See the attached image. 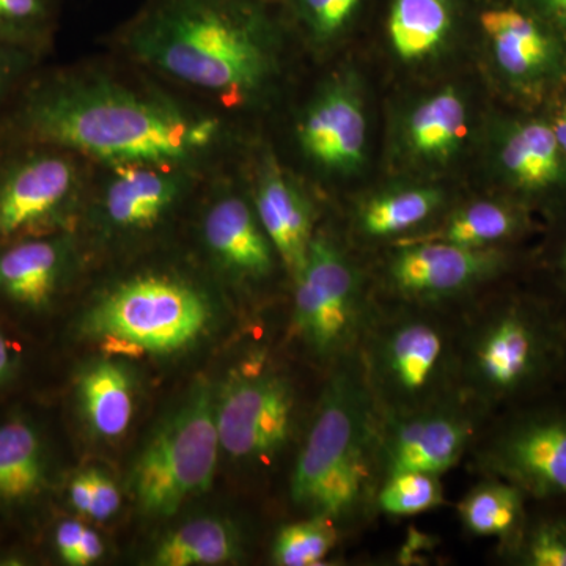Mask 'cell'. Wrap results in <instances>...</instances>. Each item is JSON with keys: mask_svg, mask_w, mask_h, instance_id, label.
Returning a JSON list of instances; mask_svg holds the SVG:
<instances>
[{"mask_svg": "<svg viewBox=\"0 0 566 566\" xmlns=\"http://www.w3.org/2000/svg\"><path fill=\"white\" fill-rule=\"evenodd\" d=\"M495 174L524 207H566V153L549 122L509 118L493 137Z\"/></svg>", "mask_w": 566, "mask_h": 566, "instance_id": "cell-15", "label": "cell"}, {"mask_svg": "<svg viewBox=\"0 0 566 566\" xmlns=\"http://www.w3.org/2000/svg\"><path fill=\"white\" fill-rule=\"evenodd\" d=\"M296 136L304 155L327 172L363 169L367 117L356 81L340 76L326 82L301 115Z\"/></svg>", "mask_w": 566, "mask_h": 566, "instance_id": "cell-17", "label": "cell"}, {"mask_svg": "<svg viewBox=\"0 0 566 566\" xmlns=\"http://www.w3.org/2000/svg\"><path fill=\"white\" fill-rule=\"evenodd\" d=\"M61 14V0H0V46L43 57Z\"/></svg>", "mask_w": 566, "mask_h": 566, "instance_id": "cell-30", "label": "cell"}, {"mask_svg": "<svg viewBox=\"0 0 566 566\" xmlns=\"http://www.w3.org/2000/svg\"><path fill=\"white\" fill-rule=\"evenodd\" d=\"M444 203V192L433 186H412L376 193L356 214L359 233L370 240H387L419 229Z\"/></svg>", "mask_w": 566, "mask_h": 566, "instance_id": "cell-26", "label": "cell"}, {"mask_svg": "<svg viewBox=\"0 0 566 566\" xmlns=\"http://www.w3.org/2000/svg\"><path fill=\"white\" fill-rule=\"evenodd\" d=\"M104 554V543L98 532L87 526L84 538H82L80 551H77L76 564L74 566H88L98 562Z\"/></svg>", "mask_w": 566, "mask_h": 566, "instance_id": "cell-38", "label": "cell"}, {"mask_svg": "<svg viewBox=\"0 0 566 566\" xmlns=\"http://www.w3.org/2000/svg\"><path fill=\"white\" fill-rule=\"evenodd\" d=\"M337 532L334 521L324 516L289 524L281 528L273 545V560L281 566L319 565L334 549Z\"/></svg>", "mask_w": 566, "mask_h": 566, "instance_id": "cell-32", "label": "cell"}, {"mask_svg": "<svg viewBox=\"0 0 566 566\" xmlns=\"http://www.w3.org/2000/svg\"><path fill=\"white\" fill-rule=\"evenodd\" d=\"M528 504L531 497L520 486L491 475L464 495L458 513L469 534L501 539L506 551L524 526Z\"/></svg>", "mask_w": 566, "mask_h": 566, "instance_id": "cell-25", "label": "cell"}, {"mask_svg": "<svg viewBox=\"0 0 566 566\" xmlns=\"http://www.w3.org/2000/svg\"><path fill=\"white\" fill-rule=\"evenodd\" d=\"M505 556L520 566H566V502L531 501L524 526Z\"/></svg>", "mask_w": 566, "mask_h": 566, "instance_id": "cell-28", "label": "cell"}, {"mask_svg": "<svg viewBox=\"0 0 566 566\" xmlns=\"http://www.w3.org/2000/svg\"><path fill=\"white\" fill-rule=\"evenodd\" d=\"M472 436L474 419L444 400L409 415L386 417L381 468L386 475L398 471L442 475L460 461Z\"/></svg>", "mask_w": 566, "mask_h": 566, "instance_id": "cell-16", "label": "cell"}, {"mask_svg": "<svg viewBox=\"0 0 566 566\" xmlns=\"http://www.w3.org/2000/svg\"><path fill=\"white\" fill-rule=\"evenodd\" d=\"M296 395L285 376L263 368L233 374L216 392V427L230 458L263 463L293 433Z\"/></svg>", "mask_w": 566, "mask_h": 566, "instance_id": "cell-11", "label": "cell"}, {"mask_svg": "<svg viewBox=\"0 0 566 566\" xmlns=\"http://www.w3.org/2000/svg\"><path fill=\"white\" fill-rule=\"evenodd\" d=\"M202 237L223 273L241 281H260L273 273L277 253L255 208L243 197L232 192L216 197L205 211Z\"/></svg>", "mask_w": 566, "mask_h": 566, "instance_id": "cell-19", "label": "cell"}, {"mask_svg": "<svg viewBox=\"0 0 566 566\" xmlns=\"http://www.w3.org/2000/svg\"><path fill=\"white\" fill-rule=\"evenodd\" d=\"M243 556L237 527L221 517H199L170 532L156 546L153 565H223Z\"/></svg>", "mask_w": 566, "mask_h": 566, "instance_id": "cell-27", "label": "cell"}, {"mask_svg": "<svg viewBox=\"0 0 566 566\" xmlns=\"http://www.w3.org/2000/svg\"><path fill=\"white\" fill-rule=\"evenodd\" d=\"M87 526L76 520L62 521L54 532V546L59 557L66 565L76 564L77 551H80L82 538H84Z\"/></svg>", "mask_w": 566, "mask_h": 566, "instance_id": "cell-35", "label": "cell"}, {"mask_svg": "<svg viewBox=\"0 0 566 566\" xmlns=\"http://www.w3.org/2000/svg\"><path fill=\"white\" fill-rule=\"evenodd\" d=\"M71 505L81 515H91L93 504V471L81 472L71 480L69 488Z\"/></svg>", "mask_w": 566, "mask_h": 566, "instance_id": "cell-37", "label": "cell"}, {"mask_svg": "<svg viewBox=\"0 0 566 566\" xmlns=\"http://www.w3.org/2000/svg\"><path fill=\"white\" fill-rule=\"evenodd\" d=\"M93 471V504L91 510L92 520L107 521L120 509L122 495L115 485L114 480L103 472Z\"/></svg>", "mask_w": 566, "mask_h": 566, "instance_id": "cell-34", "label": "cell"}, {"mask_svg": "<svg viewBox=\"0 0 566 566\" xmlns=\"http://www.w3.org/2000/svg\"><path fill=\"white\" fill-rule=\"evenodd\" d=\"M565 363L564 316L545 297L513 294L472 334L464 376L486 403L523 405L562 382Z\"/></svg>", "mask_w": 566, "mask_h": 566, "instance_id": "cell-4", "label": "cell"}, {"mask_svg": "<svg viewBox=\"0 0 566 566\" xmlns=\"http://www.w3.org/2000/svg\"><path fill=\"white\" fill-rule=\"evenodd\" d=\"M363 370L379 415L419 411L444 398L455 374L453 344L441 323L398 315L367 326Z\"/></svg>", "mask_w": 566, "mask_h": 566, "instance_id": "cell-8", "label": "cell"}, {"mask_svg": "<svg viewBox=\"0 0 566 566\" xmlns=\"http://www.w3.org/2000/svg\"><path fill=\"white\" fill-rule=\"evenodd\" d=\"M33 52L0 46V122L41 61Z\"/></svg>", "mask_w": 566, "mask_h": 566, "instance_id": "cell-33", "label": "cell"}, {"mask_svg": "<svg viewBox=\"0 0 566 566\" xmlns=\"http://www.w3.org/2000/svg\"><path fill=\"white\" fill-rule=\"evenodd\" d=\"M531 227L527 208L516 200H476L453 212L433 240L469 249H504Z\"/></svg>", "mask_w": 566, "mask_h": 566, "instance_id": "cell-24", "label": "cell"}, {"mask_svg": "<svg viewBox=\"0 0 566 566\" xmlns=\"http://www.w3.org/2000/svg\"><path fill=\"white\" fill-rule=\"evenodd\" d=\"M191 167L132 163L106 166L93 197L92 221L111 238H134L163 226L189 191Z\"/></svg>", "mask_w": 566, "mask_h": 566, "instance_id": "cell-13", "label": "cell"}, {"mask_svg": "<svg viewBox=\"0 0 566 566\" xmlns=\"http://www.w3.org/2000/svg\"><path fill=\"white\" fill-rule=\"evenodd\" d=\"M512 264L504 249H469L441 240L398 249L386 266L395 293L416 303H439L494 281Z\"/></svg>", "mask_w": 566, "mask_h": 566, "instance_id": "cell-14", "label": "cell"}, {"mask_svg": "<svg viewBox=\"0 0 566 566\" xmlns=\"http://www.w3.org/2000/svg\"><path fill=\"white\" fill-rule=\"evenodd\" d=\"M48 455L40 431L24 419L0 423V504L22 505L48 485Z\"/></svg>", "mask_w": 566, "mask_h": 566, "instance_id": "cell-23", "label": "cell"}, {"mask_svg": "<svg viewBox=\"0 0 566 566\" xmlns=\"http://www.w3.org/2000/svg\"><path fill=\"white\" fill-rule=\"evenodd\" d=\"M253 208L294 281L314 240V210L300 185L274 158H268L260 167Z\"/></svg>", "mask_w": 566, "mask_h": 566, "instance_id": "cell-20", "label": "cell"}, {"mask_svg": "<svg viewBox=\"0 0 566 566\" xmlns=\"http://www.w3.org/2000/svg\"><path fill=\"white\" fill-rule=\"evenodd\" d=\"M81 415L93 434L118 439L128 431L136 411V382L125 364L99 360L77 379Z\"/></svg>", "mask_w": 566, "mask_h": 566, "instance_id": "cell-22", "label": "cell"}, {"mask_svg": "<svg viewBox=\"0 0 566 566\" xmlns=\"http://www.w3.org/2000/svg\"><path fill=\"white\" fill-rule=\"evenodd\" d=\"M482 465L531 501L566 502V405L542 397L520 405L488 442Z\"/></svg>", "mask_w": 566, "mask_h": 566, "instance_id": "cell-10", "label": "cell"}, {"mask_svg": "<svg viewBox=\"0 0 566 566\" xmlns=\"http://www.w3.org/2000/svg\"><path fill=\"white\" fill-rule=\"evenodd\" d=\"M554 275L560 292V300L556 301L554 308L566 319V238L562 241L560 248L556 253V262H554Z\"/></svg>", "mask_w": 566, "mask_h": 566, "instance_id": "cell-39", "label": "cell"}, {"mask_svg": "<svg viewBox=\"0 0 566 566\" xmlns=\"http://www.w3.org/2000/svg\"><path fill=\"white\" fill-rule=\"evenodd\" d=\"M547 122H549L551 128L556 134L558 144H560V147L566 153V98L558 103L553 118H549Z\"/></svg>", "mask_w": 566, "mask_h": 566, "instance_id": "cell-41", "label": "cell"}, {"mask_svg": "<svg viewBox=\"0 0 566 566\" xmlns=\"http://www.w3.org/2000/svg\"><path fill=\"white\" fill-rule=\"evenodd\" d=\"M0 137L54 145L104 167H193L218 147L222 125L212 115L107 74L35 71L0 122Z\"/></svg>", "mask_w": 566, "mask_h": 566, "instance_id": "cell-1", "label": "cell"}, {"mask_svg": "<svg viewBox=\"0 0 566 566\" xmlns=\"http://www.w3.org/2000/svg\"><path fill=\"white\" fill-rule=\"evenodd\" d=\"M77 266L71 232L0 241V300L32 312L48 311Z\"/></svg>", "mask_w": 566, "mask_h": 566, "instance_id": "cell-18", "label": "cell"}, {"mask_svg": "<svg viewBox=\"0 0 566 566\" xmlns=\"http://www.w3.org/2000/svg\"><path fill=\"white\" fill-rule=\"evenodd\" d=\"M18 357L13 346L7 340L6 335L0 333V386L9 381L17 368Z\"/></svg>", "mask_w": 566, "mask_h": 566, "instance_id": "cell-40", "label": "cell"}, {"mask_svg": "<svg viewBox=\"0 0 566 566\" xmlns=\"http://www.w3.org/2000/svg\"><path fill=\"white\" fill-rule=\"evenodd\" d=\"M472 22L495 69L516 92L539 95L564 80L565 36L513 0H475Z\"/></svg>", "mask_w": 566, "mask_h": 566, "instance_id": "cell-12", "label": "cell"}, {"mask_svg": "<svg viewBox=\"0 0 566 566\" xmlns=\"http://www.w3.org/2000/svg\"><path fill=\"white\" fill-rule=\"evenodd\" d=\"M379 510L390 516H415L444 502L441 475L422 471H398L385 475L376 493Z\"/></svg>", "mask_w": 566, "mask_h": 566, "instance_id": "cell-31", "label": "cell"}, {"mask_svg": "<svg viewBox=\"0 0 566 566\" xmlns=\"http://www.w3.org/2000/svg\"><path fill=\"white\" fill-rule=\"evenodd\" d=\"M207 293L174 273L118 282L82 316L81 333L112 352L172 354L196 344L212 318Z\"/></svg>", "mask_w": 566, "mask_h": 566, "instance_id": "cell-5", "label": "cell"}, {"mask_svg": "<svg viewBox=\"0 0 566 566\" xmlns=\"http://www.w3.org/2000/svg\"><path fill=\"white\" fill-rule=\"evenodd\" d=\"M283 20L314 46L344 39L370 7L371 0H275Z\"/></svg>", "mask_w": 566, "mask_h": 566, "instance_id": "cell-29", "label": "cell"}, {"mask_svg": "<svg viewBox=\"0 0 566 566\" xmlns=\"http://www.w3.org/2000/svg\"><path fill=\"white\" fill-rule=\"evenodd\" d=\"M221 442L216 394L199 386L142 450L132 472V491L142 512L172 516L188 499L211 486Z\"/></svg>", "mask_w": 566, "mask_h": 566, "instance_id": "cell-7", "label": "cell"}, {"mask_svg": "<svg viewBox=\"0 0 566 566\" xmlns=\"http://www.w3.org/2000/svg\"><path fill=\"white\" fill-rule=\"evenodd\" d=\"M285 24L275 0H148L122 41L156 73L243 106L273 82Z\"/></svg>", "mask_w": 566, "mask_h": 566, "instance_id": "cell-2", "label": "cell"}, {"mask_svg": "<svg viewBox=\"0 0 566 566\" xmlns=\"http://www.w3.org/2000/svg\"><path fill=\"white\" fill-rule=\"evenodd\" d=\"M294 285V329L316 356H338L357 344L368 324L364 282L340 245L314 237Z\"/></svg>", "mask_w": 566, "mask_h": 566, "instance_id": "cell-9", "label": "cell"}, {"mask_svg": "<svg viewBox=\"0 0 566 566\" xmlns=\"http://www.w3.org/2000/svg\"><path fill=\"white\" fill-rule=\"evenodd\" d=\"M562 381L566 382V363H565L564 376H562Z\"/></svg>", "mask_w": 566, "mask_h": 566, "instance_id": "cell-42", "label": "cell"}, {"mask_svg": "<svg viewBox=\"0 0 566 566\" xmlns=\"http://www.w3.org/2000/svg\"><path fill=\"white\" fill-rule=\"evenodd\" d=\"M378 416L363 365L335 371L294 464V504L334 523L364 509L374 493L375 468L381 464Z\"/></svg>", "mask_w": 566, "mask_h": 566, "instance_id": "cell-3", "label": "cell"}, {"mask_svg": "<svg viewBox=\"0 0 566 566\" xmlns=\"http://www.w3.org/2000/svg\"><path fill=\"white\" fill-rule=\"evenodd\" d=\"M513 2L566 36V0H513Z\"/></svg>", "mask_w": 566, "mask_h": 566, "instance_id": "cell-36", "label": "cell"}, {"mask_svg": "<svg viewBox=\"0 0 566 566\" xmlns=\"http://www.w3.org/2000/svg\"><path fill=\"white\" fill-rule=\"evenodd\" d=\"M85 161L54 145L0 137V241L70 232L91 182Z\"/></svg>", "mask_w": 566, "mask_h": 566, "instance_id": "cell-6", "label": "cell"}, {"mask_svg": "<svg viewBox=\"0 0 566 566\" xmlns=\"http://www.w3.org/2000/svg\"><path fill=\"white\" fill-rule=\"evenodd\" d=\"M469 134V107L455 87L423 96L405 115L401 140L406 155L424 166L452 161Z\"/></svg>", "mask_w": 566, "mask_h": 566, "instance_id": "cell-21", "label": "cell"}]
</instances>
